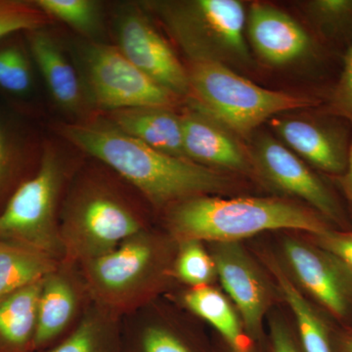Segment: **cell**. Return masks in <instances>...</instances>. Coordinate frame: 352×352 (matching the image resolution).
<instances>
[{"label":"cell","instance_id":"cell-14","mask_svg":"<svg viewBox=\"0 0 352 352\" xmlns=\"http://www.w3.org/2000/svg\"><path fill=\"white\" fill-rule=\"evenodd\" d=\"M91 302L78 265L62 261L43 279L34 352L50 349L66 338Z\"/></svg>","mask_w":352,"mask_h":352},{"label":"cell","instance_id":"cell-15","mask_svg":"<svg viewBox=\"0 0 352 352\" xmlns=\"http://www.w3.org/2000/svg\"><path fill=\"white\" fill-rule=\"evenodd\" d=\"M333 118L276 117L270 126L279 140L302 160L327 175L346 171L349 138L346 127Z\"/></svg>","mask_w":352,"mask_h":352},{"label":"cell","instance_id":"cell-19","mask_svg":"<svg viewBox=\"0 0 352 352\" xmlns=\"http://www.w3.org/2000/svg\"><path fill=\"white\" fill-rule=\"evenodd\" d=\"M178 307L212 325L236 352H248L258 344L245 333L235 305L214 285L185 288L170 298Z\"/></svg>","mask_w":352,"mask_h":352},{"label":"cell","instance_id":"cell-3","mask_svg":"<svg viewBox=\"0 0 352 352\" xmlns=\"http://www.w3.org/2000/svg\"><path fill=\"white\" fill-rule=\"evenodd\" d=\"M164 230L175 241L241 242L268 230L295 229L321 235L330 229L314 210L280 198L192 197L163 212Z\"/></svg>","mask_w":352,"mask_h":352},{"label":"cell","instance_id":"cell-29","mask_svg":"<svg viewBox=\"0 0 352 352\" xmlns=\"http://www.w3.org/2000/svg\"><path fill=\"white\" fill-rule=\"evenodd\" d=\"M32 76L29 60L19 47L0 50V88L15 95L29 94Z\"/></svg>","mask_w":352,"mask_h":352},{"label":"cell","instance_id":"cell-23","mask_svg":"<svg viewBox=\"0 0 352 352\" xmlns=\"http://www.w3.org/2000/svg\"><path fill=\"white\" fill-rule=\"evenodd\" d=\"M39 352H122L120 318L91 302L66 338Z\"/></svg>","mask_w":352,"mask_h":352},{"label":"cell","instance_id":"cell-7","mask_svg":"<svg viewBox=\"0 0 352 352\" xmlns=\"http://www.w3.org/2000/svg\"><path fill=\"white\" fill-rule=\"evenodd\" d=\"M68 176L61 155L45 146L36 175L18 187L0 214V240L63 261L59 214Z\"/></svg>","mask_w":352,"mask_h":352},{"label":"cell","instance_id":"cell-1","mask_svg":"<svg viewBox=\"0 0 352 352\" xmlns=\"http://www.w3.org/2000/svg\"><path fill=\"white\" fill-rule=\"evenodd\" d=\"M57 131L71 144L126 180L157 212H164L192 197L226 193L234 186L232 178L224 171L157 151L110 122L63 124Z\"/></svg>","mask_w":352,"mask_h":352},{"label":"cell","instance_id":"cell-28","mask_svg":"<svg viewBox=\"0 0 352 352\" xmlns=\"http://www.w3.org/2000/svg\"><path fill=\"white\" fill-rule=\"evenodd\" d=\"M46 17L32 2L0 0V39L16 32L43 29Z\"/></svg>","mask_w":352,"mask_h":352},{"label":"cell","instance_id":"cell-26","mask_svg":"<svg viewBox=\"0 0 352 352\" xmlns=\"http://www.w3.org/2000/svg\"><path fill=\"white\" fill-rule=\"evenodd\" d=\"M32 3L87 38H98L103 30L101 4L94 0H36Z\"/></svg>","mask_w":352,"mask_h":352},{"label":"cell","instance_id":"cell-32","mask_svg":"<svg viewBox=\"0 0 352 352\" xmlns=\"http://www.w3.org/2000/svg\"><path fill=\"white\" fill-rule=\"evenodd\" d=\"M312 237L315 244L339 258L352 272V232L330 228L325 233Z\"/></svg>","mask_w":352,"mask_h":352},{"label":"cell","instance_id":"cell-20","mask_svg":"<svg viewBox=\"0 0 352 352\" xmlns=\"http://www.w3.org/2000/svg\"><path fill=\"white\" fill-rule=\"evenodd\" d=\"M261 258L276 282V289L295 317L296 332L305 352H339L333 342V328L320 309L303 295L285 272L276 256L261 254Z\"/></svg>","mask_w":352,"mask_h":352},{"label":"cell","instance_id":"cell-18","mask_svg":"<svg viewBox=\"0 0 352 352\" xmlns=\"http://www.w3.org/2000/svg\"><path fill=\"white\" fill-rule=\"evenodd\" d=\"M30 50L53 99L69 113H82L85 94L75 68L59 44L43 29L29 32Z\"/></svg>","mask_w":352,"mask_h":352},{"label":"cell","instance_id":"cell-17","mask_svg":"<svg viewBox=\"0 0 352 352\" xmlns=\"http://www.w3.org/2000/svg\"><path fill=\"white\" fill-rule=\"evenodd\" d=\"M182 118L183 147L187 159L220 171L251 173V157L235 134L205 113L188 108Z\"/></svg>","mask_w":352,"mask_h":352},{"label":"cell","instance_id":"cell-31","mask_svg":"<svg viewBox=\"0 0 352 352\" xmlns=\"http://www.w3.org/2000/svg\"><path fill=\"white\" fill-rule=\"evenodd\" d=\"M263 352H305L295 329L280 315L271 314Z\"/></svg>","mask_w":352,"mask_h":352},{"label":"cell","instance_id":"cell-27","mask_svg":"<svg viewBox=\"0 0 352 352\" xmlns=\"http://www.w3.org/2000/svg\"><path fill=\"white\" fill-rule=\"evenodd\" d=\"M173 276L186 288L208 286L217 279V266L208 248L196 240L177 243Z\"/></svg>","mask_w":352,"mask_h":352},{"label":"cell","instance_id":"cell-13","mask_svg":"<svg viewBox=\"0 0 352 352\" xmlns=\"http://www.w3.org/2000/svg\"><path fill=\"white\" fill-rule=\"evenodd\" d=\"M173 300L160 298L120 318L122 352H214Z\"/></svg>","mask_w":352,"mask_h":352},{"label":"cell","instance_id":"cell-30","mask_svg":"<svg viewBox=\"0 0 352 352\" xmlns=\"http://www.w3.org/2000/svg\"><path fill=\"white\" fill-rule=\"evenodd\" d=\"M333 115L352 124V44L344 56L342 73L330 96Z\"/></svg>","mask_w":352,"mask_h":352},{"label":"cell","instance_id":"cell-9","mask_svg":"<svg viewBox=\"0 0 352 352\" xmlns=\"http://www.w3.org/2000/svg\"><path fill=\"white\" fill-rule=\"evenodd\" d=\"M285 272L308 300L338 321L352 325V272L337 256L315 243L294 237L281 241Z\"/></svg>","mask_w":352,"mask_h":352},{"label":"cell","instance_id":"cell-21","mask_svg":"<svg viewBox=\"0 0 352 352\" xmlns=\"http://www.w3.org/2000/svg\"><path fill=\"white\" fill-rule=\"evenodd\" d=\"M109 113V122L127 135L164 154L187 159L182 118L171 109L129 108Z\"/></svg>","mask_w":352,"mask_h":352},{"label":"cell","instance_id":"cell-12","mask_svg":"<svg viewBox=\"0 0 352 352\" xmlns=\"http://www.w3.org/2000/svg\"><path fill=\"white\" fill-rule=\"evenodd\" d=\"M115 29L118 48L134 66L179 98L189 96L188 71L142 7H120L116 14Z\"/></svg>","mask_w":352,"mask_h":352},{"label":"cell","instance_id":"cell-5","mask_svg":"<svg viewBox=\"0 0 352 352\" xmlns=\"http://www.w3.org/2000/svg\"><path fill=\"white\" fill-rule=\"evenodd\" d=\"M156 16L190 63L249 67L247 12L239 0H150L139 3Z\"/></svg>","mask_w":352,"mask_h":352},{"label":"cell","instance_id":"cell-36","mask_svg":"<svg viewBox=\"0 0 352 352\" xmlns=\"http://www.w3.org/2000/svg\"><path fill=\"white\" fill-rule=\"evenodd\" d=\"M214 352H236L232 349H230L223 340L219 342V344H214ZM248 352H263V346H256L251 351Z\"/></svg>","mask_w":352,"mask_h":352},{"label":"cell","instance_id":"cell-8","mask_svg":"<svg viewBox=\"0 0 352 352\" xmlns=\"http://www.w3.org/2000/svg\"><path fill=\"white\" fill-rule=\"evenodd\" d=\"M82 62L88 96L101 110L109 113L140 107L173 110L179 98L134 66L118 46L85 44Z\"/></svg>","mask_w":352,"mask_h":352},{"label":"cell","instance_id":"cell-11","mask_svg":"<svg viewBox=\"0 0 352 352\" xmlns=\"http://www.w3.org/2000/svg\"><path fill=\"white\" fill-rule=\"evenodd\" d=\"M217 279L235 305L248 337L258 346L265 342L263 322L274 300V289L241 242L208 243Z\"/></svg>","mask_w":352,"mask_h":352},{"label":"cell","instance_id":"cell-35","mask_svg":"<svg viewBox=\"0 0 352 352\" xmlns=\"http://www.w3.org/2000/svg\"><path fill=\"white\" fill-rule=\"evenodd\" d=\"M340 184L344 193L352 204V138L351 145H349V157H347V164L346 171L344 175L340 176Z\"/></svg>","mask_w":352,"mask_h":352},{"label":"cell","instance_id":"cell-6","mask_svg":"<svg viewBox=\"0 0 352 352\" xmlns=\"http://www.w3.org/2000/svg\"><path fill=\"white\" fill-rule=\"evenodd\" d=\"M189 107L235 135L249 136L264 122L288 111L312 107L305 96L259 87L219 63H190Z\"/></svg>","mask_w":352,"mask_h":352},{"label":"cell","instance_id":"cell-34","mask_svg":"<svg viewBox=\"0 0 352 352\" xmlns=\"http://www.w3.org/2000/svg\"><path fill=\"white\" fill-rule=\"evenodd\" d=\"M9 157L7 151L6 136L0 124V191H1L3 183L6 182L7 171H8Z\"/></svg>","mask_w":352,"mask_h":352},{"label":"cell","instance_id":"cell-25","mask_svg":"<svg viewBox=\"0 0 352 352\" xmlns=\"http://www.w3.org/2000/svg\"><path fill=\"white\" fill-rule=\"evenodd\" d=\"M308 20L324 41L352 44V0H309L302 4Z\"/></svg>","mask_w":352,"mask_h":352},{"label":"cell","instance_id":"cell-16","mask_svg":"<svg viewBox=\"0 0 352 352\" xmlns=\"http://www.w3.org/2000/svg\"><path fill=\"white\" fill-rule=\"evenodd\" d=\"M245 28L252 48L265 63L285 66L318 57V44L309 32L276 7L252 4Z\"/></svg>","mask_w":352,"mask_h":352},{"label":"cell","instance_id":"cell-22","mask_svg":"<svg viewBox=\"0 0 352 352\" xmlns=\"http://www.w3.org/2000/svg\"><path fill=\"white\" fill-rule=\"evenodd\" d=\"M43 279L0 298V352H34Z\"/></svg>","mask_w":352,"mask_h":352},{"label":"cell","instance_id":"cell-24","mask_svg":"<svg viewBox=\"0 0 352 352\" xmlns=\"http://www.w3.org/2000/svg\"><path fill=\"white\" fill-rule=\"evenodd\" d=\"M60 263L43 252L0 240V298L39 281Z\"/></svg>","mask_w":352,"mask_h":352},{"label":"cell","instance_id":"cell-10","mask_svg":"<svg viewBox=\"0 0 352 352\" xmlns=\"http://www.w3.org/2000/svg\"><path fill=\"white\" fill-rule=\"evenodd\" d=\"M250 157L254 170L273 189L307 201L314 212L340 228L349 226L332 189L279 139L268 133L256 135Z\"/></svg>","mask_w":352,"mask_h":352},{"label":"cell","instance_id":"cell-2","mask_svg":"<svg viewBox=\"0 0 352 352\" xmlns=\"http://www.w3.org/2000/svg\"><path fill=\"white\" fill-rule=\"evenodd\" d=\"M144 204L149 205L115 173H76L68 183L60 208L63 261L80 265L150 228Z\"/></svg>","mask_w":352,"mask_h":352},{"label":"cell","instance_id":"cell-4","mask_svg":"<svg viewBox=\"0 0 352 352\" xmlns=\"http://www.w3.org/2000/svg\"><path fill=\"white\" fill-rule=\"evenodd\" d=\"M176 251L166 231L150 227L78 267L91 302L122 318L171 288Z\"/></svg>","mask_w":352,"mask_h":352},{"label":"cell","instance_id":"cell-33","mask_svg":"<svg viewBox=\"0 0 352 352\" xmlns=\"http://www.w3.org/2000/svg\"><path fill=\"white\" fill-rule=\"evenodd\" d=\"M333 342L339 352H352V325L342 329H333Z\"/></svg>","mask_w":352,"mask_h":352}]
</instances>
